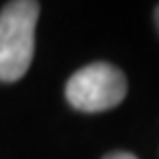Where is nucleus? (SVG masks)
Returning a JSON list of instances; mask_svg holds the SVG:
<instances>
[{"instance_id":"2","label":"nucleus","mask_w":159,"mask_h":159,"mask_svg":"<svg viewBox=\"0 0 159 159\" xmlns=\"http://www.w3.org/2000/svg\"><path fill=\"white\" fill-rule=\"evenodd\" d=\"M64 93L66 101L79 112H107L124 101L128 81L118 66L110 62H91L68 79Z\"/></svg>"},{"instance_id":"1","label":"nucleus","mask_w":159,"mask_h":159,"mask_svg":"<svg viewBox=\"0 0 159 159\" xmlns=\"http://www.w3.org/2000/svg\"><path fill=\"white\" fill-rule=\"evenodd\" d=\"M39 2L15 0L0 11V81L15 83L29 70L35 52Z\"/></svg>"},{"instance_id":"3","label":"nucleus","mask_w":159,"mask_h":159,"mask_svg":"<svg viewBox=\"0 0 159 159\" xmlns=\"http://www.w3.org/2000/svg\"><path fill=\"white\" fill-rule=\"evenodd\" d=\"M103 159H139V157L128 153V151H112V153H107Z\"/></svg>"},{"instance_id":"4","label":"nucleus","mask_w":159,"mask_h":159,"mask_svg":"<svg viewBox=\"0 0 159 159\" xmlns=\"http://www.w3.org/2000/svg\"><path fill=\"white\" fill-rule=\"evenodd\" d=\"M155 25H157V29H159V4L155 8Z\"/></svg>"}]
</instances>
